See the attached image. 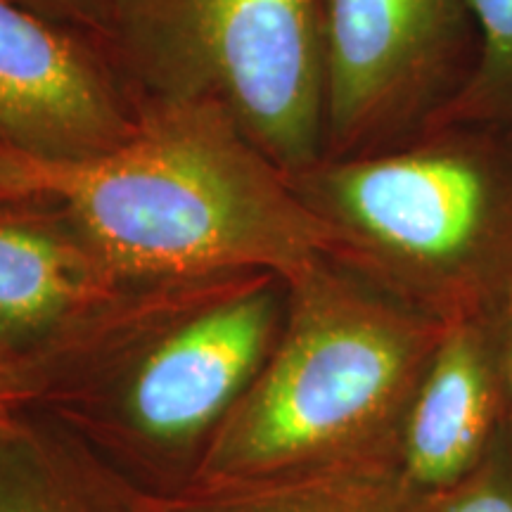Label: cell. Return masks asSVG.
I'll use <instances>...</instances> for the list:
<instances>
[{"instance_id": "7a4b0ae2", "label": "cell", "mask_w": 512, "mask_h": 512, "mask_svg": "<svg viewBox=\"0 0 512 512\" xmlns=\"http://www.w3.org/2000/svg\"><path fill=\"white\" fill-rule=\"evenodd\" d=\"M290 283V316L271 363L214 448L221 472L392 470L444 320L337 256Z\"/></svg>"}, {"instance_id": "ba28073f", "label": "cell", "mask_w": 512, "mask_h": 512, "mask_svg": "<svg viewBox=\"0 0 512 512\" xmlns=\"http://www.w3.org/2000/svg\"><path fill=\"white\" fill-rule=\"evenodd\" d=\"M275 318L278 299L264 285L223 299L171 332L133 377L128 408L138 430L183 441L211 425L266 358Z\"/></svg>"}, {"instance_id": "52a82bcc", "label": "cell", "mask_w": 512, "mask_h": 512, "mask_svg": "<svg viewBox=\"0 0 512 512\" xmlns=\"http://www.w3.org/2000/svg\"><path fill=\"white\" fill-rule=\"evenodd\" d=\"M512 413V316L448 323L418 384L392 472L413 496L448 489L475 467Z\"/></svg>"}, {"instance_id": "8fae6325", "label": "cell", "mask_w": 512, "mask_h": 512, "mask_svg": "<svg viewBox=\"0 0 512 512\" xmlns=\"http://www.w3.org/2000/svg\"><path fill=\"white\" fill-rule=\"evenodd\" d=\"M280 512H418V496L382 467L328 470L299 477Z\"/></svg>"}, {"instance_id": "5b68a950", "label": "cell", "mask_w": 512, "mask_h": 512, "mask_svg": "<svg viewBox=\"0 0 512 512\" xmlns=\"http://www.w3.org/2000/svg\"><path fill=\"white\" fill-rule=\"evenodd\" d=\"M325 157L382 152L444 119L479 60L470 0H320Z\"/></svg>"}, {"instance_id": "9a60e30c", "label": "cell", "mask_w": 512, "mask_h": 512, "mask_svg": "<svg viewBox=\"0 0 512 512\" xmlns=\"http://www.w3.org/2000/svg\"><path fill=\"white\" fill-rule=\"evenodd\" d=\"M0 512H53L15 467H0Z\"/></svg>"}, {"instance_id": "9c48e42d", "label": "cell", "mask_w": 512, "mask_h": 512, "mask_svg": "<svg viewBox=\"0 0 512 512\" xmlns=\"http://www.w3.org/2000/svg\"><path fill=\"white\" fill-rule=\"evenodd\" d=\"M34 207H0V344L43 335L110 297L119 280L57 211Z\"/></svg>"}, {"instance_id": "6da1fadb", "label": "cell", "mask_w": 512, "mask_h": 512, "mask_svg": "<svg viewBox=\"0 0 512 512\" xmlns=\"http://www.w3.org/2000/svg\"><path fill=\"white\" fill-rule=\"evenodd\" d=\"M41 204L119 278L266 271L292 280L335 240L292 178L226 114L140 102L133 136L69 166H43Z\"/></svg>"}, {"instance_id": "7c38bea8", "label": "cell", "mask_w": 512, "mask_h": 512, "mask_svg": "<svg viewBox=\"0 0 512 512\" xmlns=\"http://www.w3.org/2000/svg\"><path fill=\"white\" fill-rule=\"evenodd\" d=\"M418 512H512V413L484 458L453 486L418 498Z\"/></svg>"}, {"instance_id": "2e32d148", "label": "cell", "mask_w": 512, "mask_h": 512, "mask_svg": "<svg viewBox=\"0 0 512 512\" xmlns=\"http://www.w3.org/2000/svg\"><path fill=\"white\" fill-rule=\"evenodd\" d=\"M8 399H10V394H8V392H5V389H3V384H0V415H3L5 401H8Z\"/></svg>"}, {"instance_id": "3957f363", "label": "cell", "mask_w": 512, "mask_h": 512, "mask_svg": "<svg viewBox=\"0 0 512 512\" xmlns=\"http://www.w3.org/2000/svg\"><path fill=\"white\" fill-rule=\"evenodd\" d=\"M292 185L335 256L430 316H512V126L444 124Z\"/></svg>"}, {"instance_id": "5bb4252c", "label": "cell", "mask_w": 512, "mask_h": 512, "mask_svg": "<svg viewBox=\"0 0 512 512\" xmlns=\"http://www.w3.org/2000/svg\"><path fill=\"white\" fill-rule=\"evenodd\" d=\"M43 166L0 145V207L41 204Z\"/></svg>"}, {"instance_id": "277c9868", "label": "cell", "mask_w": 512, "mask_h": 512, "mask_svg": "<svg viewBox=\"0 0 512 512\" xmlns=\"http://www.w3.org/2000/svg\"><path fill=\"white\" fill-rule=\"evenodd\" d=\"M102 38L138 102L214 107L290 176L323 162L320 0H110Z\"/></svg>"}, {"instance_id": "4fadbf2b", "label": "cell", "mask_w": 512, "mask_h": 512, "mask_svg": "<svg viewBox=\"0 0 512 512\" xmlns=\"http://www.w3.org/2000/svg\"><path fill=\"white\" fill-rule=\"evenodd\" d=\"M12 3L81 36L105 34L107 15H110V0H12Z\"/></svg>"}, {"instance_id": "30bf717a", "label": "cell", "mask_w": 512, "mask_h": 512, "mask_svg": "<svg viewBox=\"0 0 512 512\" xmlns=\"http://www.w3.org/2000/svg\"><path fill=\"white\" fill-rule=\"evenodd\" d=\"M470 8L479 31V60L437 126H512V0H470Z\"/></svg>"}, {"instance_id": "8992f818", "label": "cell", "mask_w": 512, "mask_h": 512, "mask_svg": "<svg viewBox=\"0 0 512 512\" xmlns=\"http://www.w3.org/2000/svg\"><path fill=\"white\" fill-rule=\"evenodd\" d=\"M140 102L74 31L0 0V145L41 166H69L133 136Z\"/></svg>"}]
</instances>
